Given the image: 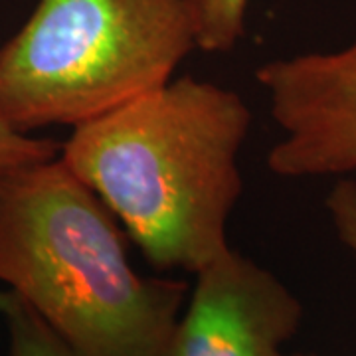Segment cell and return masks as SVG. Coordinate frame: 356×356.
Returning <instances> with one entry per match:
<instances>
[{"label": "cell", "instance_id": "1", "mask_svg": "<svg viewBox=\"0 0 356 356\" xmlns=\"http://www.w3.org/2000/svg\"><path fill=\"white\" fill-rule=\"evenodd\" d=\"M250 125L236 91L184 76L74 127L60 156L151 266L198 273L229 250Z\"/></svg>", "mask_w": 356, "mask_h": 356}, {"label": "cell", "instance_id": "2", "mask_svg": "<svg viewBox=\"0 0 356 356\" xmlns=\"http://www.w3.org/2000/svg\"><path fill=\"white\" fill-rule=\"evenodd\" d=\"M125 236L60 154L0 177V283L79 356H159L188 299L137 273Z\"/></svg>", "mask_w": 356, "mask_h": 356}, {"label": "cell", "instance_id": "3", "mask_svg": "<svg viewBox=\"0 0 356 356\" xmlns=\"http://www.w3.org/2000/svg\"><path fill=\"white\" fill-rule=\"evenodd\" d=\"M194 48L191 0H40L0 48V121L79 127L168 83Z\"/></svg>", "mask_w": 356, "mask_h": 356}, {"label": "cell", "instance_id": "4", "mask_svg": "<svg viewBox=\"0 0 356 356\" xmlns=\"http://www.w3.org/2000/svg\"><path fill=\"white\" fill-rule=\"evenodd\" d=\"M255 77L283 133L267 154L273 175L356 172V38L339 51L273 60Z\"/></svg>", "mask_w": 356, "mask_h": 356}, {"label": "cell", "instance_id": "5", "mask_svg": "<svg viewBox=\"0 0 356 356\" xmlns=\"http://www.w3.org/2000/svg\"><path fill=\"white\" fill-rule=\"evenodd\" d=\"M194 275L159 356H313L283 350L303 307L266 267L229 248Z\"/></svg>", "mask_w": 356, "mask_h": 356}, {"label": "cell", "instance_id": "6", "mask_svg": "<svg viewBox=\"0 0 356 356\" xmlns=\"http://www.w3.org/2000/svg\"><path fill=\"white\" fill-rule=\"evenodd\" d=\"M0 317L8 334V356H79L10 291H0Z\"/></svg>", "mask_w": 356, "mask_h": 356}, {"label": "cell", "instance_id": "7", "mask_svg": "<svg viewBox=\"0 0 356 356\" xmlns=\"http://www.w3.org/2000/svg\"><path fill=\"white\" fill-rule=\"evenodd\" d=\"M191 4L196 20V48L228 51L240 42L250 0H191Z\"/></svg>", "mask_w": 356, "mask_h": 356}, {"label": "cell", "instance_id": "8", "mask_svg": "<svg viewBox=\"0 0 356 356\" xmlns=\"http://www.w3.org/2000/svg\"><path fill=\"white\" fill-rule=\"evenodd\" d=\"M62 151V145L51 139L30 137L0 121V177L22 166L50 161Z\"/></svg>", "mask_w": 356, "mask_h": 356}, {"label": "cell", "instance_id": "9", "mask_svg": "<svg viewBox=\"0 0 356 356\" xmlns=\"http://www.w3.org/2000/svg\"><path fill=\"white\" fill-rule=\"evenodd\" d=\"M327 210L341 242L356 259V180H339L327 196Z\"/></svg>", "mask_w": 356, "mask_h": 356}]
</instances>
